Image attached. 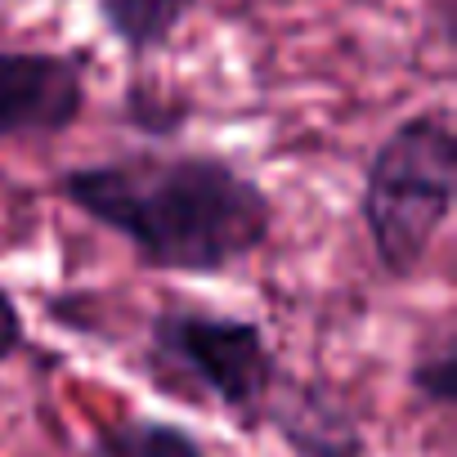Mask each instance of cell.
<instances>
[{"label": "cell", "mask_w": 457, "mask_h": 457, "mask_svg": "<svg viewBox=\"0 0 457 457\" xmlns=\"http://www.w3.org/2000/svg\"><path fill=\"white\" fill-rule=\"evenodd\" d=\"M261 426H274L292 457H368V435L359 417L337 390L319 381L278 377Z\"/></svg>", "instance_id": "5b68a950"}, {"label": "cell", "mask_w": 457, "mask_h": 457, "mask_svg": "<svg viewBox=\"0 0 457 457\" xmlns=\"http://www.w3.org/2000/svg\"><path fill=\"white\" fill-rule=\"evenodd\" d=\"M408 390L421 408L448 412L457 403V341L453 323H439L408 363Z\"/></svg>", "instance_id": "ba28073f"}, {"label": "cell", "mask_w": 457, "mask_h": 457, "mask_svg": "<svg viewBox=\"0 0 457 457\" xmlns=\"http://www.w3.org/2000/svg\"><path fill=\"white\" fill-rule=\"evenodd\" d=\"M86 457H211L202 439L166 417H126L95 430Z\"/></svg>", "instance_id": "52a82bcc"}, {"label": "cell", "mask_w": 457, "mask_h": 457, "mask_svg": "<svg viewBox=\"0 0 457 457\" xmlns=\"http://www.w3.org/2000/svg\"><path fill=\"white\" fill-rule=\"evenodd\" d=\"M28 345V328H23V310L14 301V292L0 283V368H5L19 350Z\"/></svg>", "instance_id": "30bf717a"}, {"label": "cell", "mask_w": 457, "mask_h": 457, "mask_svg": "<svg viewBox=\"0 0 457 457\" xmlns=\"http://www.w3.org/2000/svg\"><path fill=\"white\" fill-rule=\"evenodd\" d=\"M457 206V130L448 108H421L395 121L359 188V224L377 270L390 283H412Z\"/></svg>", "instance_id": "7a4b0ae2"}, {"label": "cell", "mask_w": 457, "mask_h": 457, "mask_svg": "<svg viewBox=\"0 0 457 457\" xmlns=\"http://www.w3.org/2000/svg\"><path fill=\"white\" fill-rule=\"evenodd\" d=\"M202 0H95L104 32L126 50L130 63H144L170 50L175 32L197 14Z\"/></svg>", "instance_id": "8992f818"}, {"label": "cell", "mask_w": 457, "mask_h": 457, "mask_svg": "<svg viewBox=\"0 0 457 457\" xmlns=\"http://www.w3.org/2000/svg\"><path fill=\"white\" fill-rule=\"evenodd\" d=\"M90 104L86 63L63 50H0V144L59 139Z\"/></svg>", "instance_id": "277c9868"}, {"label": "cell", "mask_w": 457, "mask_h": 457, "mask_svg": "<svg viewBox=\"0 0 457 457\" xmlns=\"http://www.w3.org/2000/svg\"><path fill=\"white\" fill-rule=\"evenodd\" d=\"M54 193L153 274L211 278L252 261L278 224L270 188L220 153H130L54 175Z\"/></svg>", "instance_id": "6da1fadb"}, {"label": "cell", "mask_w": 457, "mask_h": 457, "mask_svg": "<svg viewBox=\"0 0 457 457\" xmlns=\"http://www.w3.org/2000/svg\"><path fill=\"white\" fill-rule=\"evenodd\" d=\"M144 372L184 399L215 403L243 430L265 421V403L283 377L265 328L247 314L166 305L148 319Z\"/></svg>", "instance_id": "3957f363"}, {"label": "cell", "mask_w": 457, "mask_h": 457, "mask_svg": "<svg viewBox=\"0 0 457 457\" xmlns=\"http://www.w3.org/2000/svg\"><path fill=\"white\" fill-rule=\"evenodd\" d=\"M121 121H126L135 135L166 144V139H175V135L193 121V99L170 95V90H157V86L130 77V81H126V95H121Z\"/></svg>", "instance_id": "9c48e42d"}]
</instances>
